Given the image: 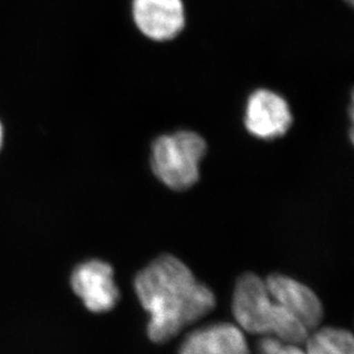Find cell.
Masks as SVG:
<instances>
[{"label":"cell","mask_w":354,"mask_h":354,"mask_svg":"<svg viewBox=\"0 0 354 354\" xmlns=\"http://www.w3.org/2000/svg\"><path fill=\"white\" fill-rule=\"evenodd\" d=\"M71 287L85 308L97 315L111 311L120 301L114 268L97 258L82 261L73 270Z\"/></svg>","instance_id":"obj_4"},{"label":"cell","mask_w":354,"mask_h":354,"mask_svg":"<svg viewBox=\"0 0 354 354\" xmlns=\"http://www.w3.org/2000/svg\"><path fill=\"white\" fill-rule=\"evenodd\" d=\"M232 311L237 327L249 334L277 338L289 344H304L310 331L271 297L265 281L244 273L235 284Z\"/></svg>","instance_id":"obj_2"},{"label":"cell","mask_w":354,"mask_h":354,"mask_svg":"<svg viewBox=\"0 0 354 354\" xmlns=\"http://www.w3.org/2000/svg\"><path fill=\"white\" fill-rule=\"evenodd\" d=\"M261 350L263 354H306L305 350L299 348V345L283 343L271 336H266L261 341Z\"/></svg>","instance_id":"obj_10"},{"label":"cell","mask_w":354,"mask_h":354,"mask_svg":"<svg viewBox=\"0 0 354 354\" xmlns=\"http://www.w3.org/2000/svg\"><path fill=\"white\" fill-rule=\"evenodd\" d=\"M179 354H250L243 331L221 322L200 328L185 338Z\"/></svg>","instance_id":"obj_8"},{"label":"cell","mask_w":354,"mask_h":354,"mask_svg":"<svg viewBox=\"0 0 354 354\" xmlns=\"http://www.w3.org/2000/svg\"><path fill=\"white\" fill-rule=\"evenodd\" d=\"M265 283L277 304L297 319L310 333L317 329L324 319V306L315 291L283 274L268 275Z\"/></svg>","instance_id":"obj_7"},{"label":"cell","mask_w":354,"mask_h":354,"mask_svg":"<svg viewBox=\"0 0 354 354\" xmlns=\"http://www.w3.org/2000/svg\"><path fill=\"white\" fill-rule=\"evenodd\" d=\"M134 289L151 315L147 334L156 344L176 337L216 306L210 288L197 281L187 265L174 254H162L141 270L134 279Z\"/></svg>","instance_id":"obj_1"},{"label":"cell","mask_w":354,"mask_h":354,"mask_svg":"<svg viewBox=\"0 0 354 354\" xmlns=\"http://www.w3.org/2000/svg\"><path fill=\"white\" fill-rule=\"evenodd\" d=\"M207 151L203 137L193 131L162 134L151 145V170L167 188L187 191L200 179L201 162Z\"/></svg>","instance_id":"obj_3"},{"label":"cell","mask_w":354,"mask_h":354,"mask_svg":"<svg viewBox=\"0 0 354 354\" xmlns=\"http://www.w3.org/2000/svg\"><path fill=\"white\" fill-rule=\"evenodd\" d=\"M132 17L138 30L154 41H169L184 30L183 0H132Z\"/></svg>","instance_id":"obj_6"},{"label":"cell","mask_w":354,"mask_h":354,"mask_svg":"<svg viewBox=\"0 0 354 354\" xmlns=\"http://www.w3.org/2000/svg\"><path fill=\"white\" fill-rule=\"evenodd\" d=\"M3 127L1 122H0V149L3 147Z\"/></svg>","instance_id":"obj_11"},{"label":"cell","mask_w":354,"mask_h":354,"mask_svg":"<svg viewBox=\"0 0 354 354\" xmlns=\"http://www.w3.org/2000/svg\"><path fill=\"white\" fill-rule=\"evenodd\" d=\"M304 344L306 354H354L353 335L341 328H317Z\"/></svg>","instance_id":"obj_9"},{"label":"cell","mask_w":354,"mask_h":354,"mask_svg":"<svg viewBox=\"0 0 354 354\" xmlns=\"http://www.w3.org/2000/svg\"><path fill=\"white\" fill-rule=\"evenodd\" d=\"M345 1H346V3H350V5H352V3H353V0H345Z\"/></svg>","instance_id":"obj_12"},{"label":"cell","mask_w":354,"mask_h":354,"mask_svg":"<svg viewBox=\"0 0 354 354\" xmlns=\"http://www.w3.org/2000/svg\"><path fill=\"white\" fill-rule=\"evenodd\" d=\"M294 122L290 106L274 91L259 88L248 97L244 111V127L261 140L283 137Z\"/></svg>","instance_id":"obj_5"}]
</instances>
